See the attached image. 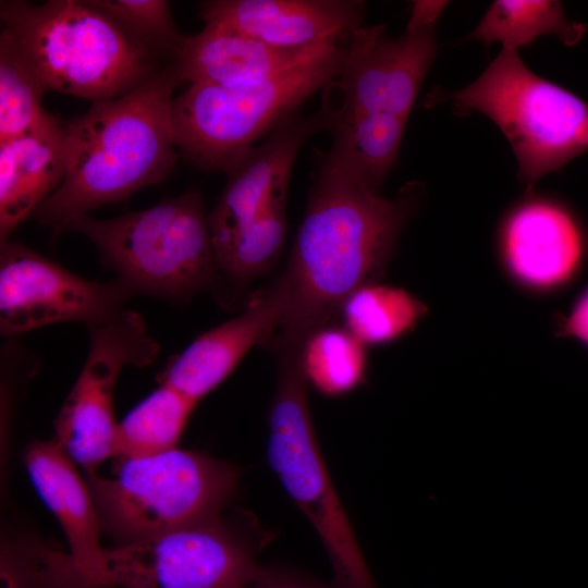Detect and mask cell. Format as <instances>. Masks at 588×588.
Wrapping results in <instances>:
<instances>
[{
	"label": "cell",
	"instance_id": "1",
	"mask_svg": "<svg viewBox=\"0 0 588 588\" xmlns=\"http://www.w3.org/2000/svg\"><path fill=\"white\" fill-rule=\"evenodd\" d=\"M420 191L411 182L388 199L321 161L283 272L292 302L275 348L299 347L355 290L378 282Z\"/></svg>",
	"mask_w": 588,
	"mask_h": 588
},
{
	"label": "cell",
	"instance_id": "2",
	"mask_svg": "<svg viewBox=\"0 0 588 588\" xmlns=\"http://www.w3.org/2000/svg\"><path fill=\"white\" fill-rule=\"evenodd\" d=\"M181 82L172 64L132 91L94 101L66 121L63 180L33 215L54 237L74 218L170 175L180 155L172 103Z\"/></svg>",
	"mask_w": 588,
	"mask_h": 588
},
{
	"label": "cell",
	"instance_id": "3",
	"mask_svg": "<svg viewBox=\"0 0 588 588\" xmlns=\"http://www.w3.org/2000/svg\"><path fill=\"white\" fill-rule=\"evenodd\" d=\"M0 17L49 90L94 102L159 72L146 48L86 0H2Z\"/></svg>",
	"mask_w": 588,
	"mask_h": 588
},
{
	"label": "cell",
	"instance_id": "4",
	"mask_svg": "<svg viewBox=\"0 0 588 588\" xmlns=\"http://www.w3.org/2000/svg\"><path fill=\"white\" fill-rule=\"evenodd\" d=\"M208 215L191 189L110 219L76 217L64 232L86 236L136 294L183 303L210 290L219 273Z\"/></svg>",
	"mask_w": 588,
	"mask_h": 588
},
{
	"label": "cell",
	"instance_id": "5",
	"mask_svg": "<svg viewBox=\"0 0 588 588\" xmlns=\"http://www.w3.org/2000/svg\"><path fill=\"white\" fill-rule=\"evenodd\" d=\"M346 40L254 86H189L172 103L179 152L205 170L226 172L265 135L341 71Z\"/></svg>",
	"mask_w": 588,
	"mask_h": 588
},
{
	"label": "cell",
	"instance_id": "6",
	"mask_svg": "<svg viewBox=\"0 0 588 588\" xmlns=\"http://www.w3.org/2000/svg\"><path fill=\"white\" fill-rule=\"evenodd\" d=\"M114 473L88 474L86 481L101 531L118 544L219 517L240 478L232 464L179 448L122 458Z\"/></svg>",
	"mask_w": 588,
	"mask_h": 588
},
{
	"label": "cell",
	"instance_id": "7",
	"mask_svg": "<svg viewBox=\"0 0 588 588\" xmlns=\"http://www.w3.org/2000/svg\"><path fill=\"white\" fill-rule=\"evenodd\" d=\"M451 100L460 111H478L501 130L528 192L588 150V102L534 73L515 50L502 48Z\"/></svg>",
	"mask_w": 588,
	"mask_h": 588
},
{
	"label": "cell",
	"instance_id": "8",
	"mask_svg": "<svg viewBox=\"0 0 588 588\" xmlns=\"http://www.w3.org/2000/svg\"><path fill=\"white\" fill-rule=\"evenodd\" d=\"M267 458L324 546L339 588H376L315 436L298 350L279 351Z\"/></svg>",
	"mask_w": 588,
	"mask_h": 588
},
{
	"label": "cell",
	"instance_id": "9",
	"mask_svg": "<svg viewBox=\"0 0 588 588\" xmlns=\"http://www.w3.org/2000/svg\"><path fill=\"white\" fill-rule=\"evenodd\" d=\"M443 8L429 0L414 1L405 32L388 37L384 25L359 27L345 44L339 74L322 89L327 132L366 113L409 117L438 44L436 26Z\"/></svg>",
	"mask_w": 588,
	"mask_h": 588
},
{
	"label": "cell",
	"instance_id": "10",
	"mask_svg": "<svg viewBox=\"0 0 588 588\" xmlns=\"http://www.w3.org/2000/svg\"><path fill=\"white\" fill-rule=\"evenodd\" d=\"M261 571L248 539L219 516L105 548L97 588H252Z\"/></svg>",
	"mask_w": 588,
	"mask_h": 588
},
{
	"label": "cell",
	"instance_id": "11",
	"mask_svg": "<svg viewBox=\"0 0 588 588\" xmlns=\"http://www.w3.org/2000/svg\"><path fill=\"white\" fill-rule=\"evenodd\" d=\"M88 330L87 357L57 415L53 439L86 475L117 456L113 395L121 371L149 365L159 353L158 342L134 310Z\"/></svg>",
	"mask_w": 588,
	"mask_h": 588
},
{
	"label": "cell",
	"instance_id": "12",
	"mask_svg": "<svg viewBox=\"0 0 588 588\" xmlns=\"http://www.w3.org/2000/svg\"><path fill=\"white\" fill-rule=\"evenodd\" d=\"M136 295L119 278L87 280L24 244L0 243V332L5 338L60 322L103 324Z\"/></svg>",
	"mask_w": 588,
	"mask_h": 588
},
{
	"label": "cell",
	"instance_id": "13",
	"mask_svg": "<svg viewBox=\"0 0 588 588\" xmlns=\"http://www.w3.org/2000/svg\"><path fill=\"white\" fill-rule=\"evenodd\" d=\"M291 286L283 273L240 315L198 335L173 356L160 373L168 384L199 402L220 385L248 352L281 328L291 307Z\"/></svg>",
	"mask_w": 588,
	"mask_h": 588
},
{
	"label": "cell",
	"instance_id": "14",
	"mask_svg": "<svg viewBox=\"0 0 588 588\" xmlns=\"http://www.w3.org/2000/svg\"><path fill=\"white\" fill-rule=\"evenodd\" d=\"M327 132L323 112L295 111L284 118L267 138L225 173L222 195L209 212L213 245L247 224L269 205L286 200L289 182L303 145L316 133Z\"/></svg>",
	"mask_w": 588,
	"mask_h": 588
},
{
	"label": "cell",
	"instance_id": "15",
	"mask_svg": "<svg viewBox=\"0 0 588 588\" xmlns=\"http://www.w3.org/2000/svg\"><path fill=\"white\" fill-rule=\"evenodd\" d=\"M365 4L353 0H212L205 25L224 26L281 49L345 40L363 26Z\"/></svg>",
	"mask_w": 588,
	"mask_h": 588
},
{
	"label": "cell",
	"instance_id": "16",
	"mask_svg": "<svg viewBox=\"0 0 588 588\" xmlns=\"http://www.w3.org/2000/svg\"><path fill=\"white\" fill-rule=\"evenodd\" d=\"M30 481L68 540L71 588H97L101 576V526L87 481L56 440L36 441L24 453Z\"/></svg>",
	"mask_w": 588,
	"mask_h": 588
},
{
	"label": "cell",
	"instance_id": "17",
	"mask_svg": "<svg viewBox=\"0 0 588 588\" xmlns=\"http://www.w3.org/2000/svg\"><path fill=\"white\" fill-rule=\"evenodd\" d=\"M501 252L511 274L522 284L549 290L567 282L578 269L584 240L562 206L531 199L515 207L501 230Z\"/></svg>",
	"mask_w": 588,
	"mask_h": 588
},
{
	"label": "cell",
	"instance_id": "18",
	"mask_svg": "<svg viewBox=\"0 0 588 588\" xmlns=\"http://www.w3.org/2000/svg\"><path fill=\"white\" fill-rule=\"evenodd\" d=\"M331 42L335 41L281 49L224 26L205 25L196 35L184 38L173 65L182 82L244 88L313 58Z\"/></svg>",
	"mask_w": 588,
	"mask_h": 588
},
{
	"label": "cell",
	"instance_id": "19",
	"mask_svg": "<svg viewBox=\"0 0 588 588\" xmlns=\"http://www.w3.org/2000/svg\"><path fill=\"white\" fill-rule=\"evenodd\" d=\"M66 121L52 114L0 143V243L59 187L65 172Z\"/></svg>",
	"mask_w": 588,
	"mask_h": 588
},
{
	"label": "cell",
	"instance_id": "20",
	"mask_svg": "<svg viewBox=\"0 0 588 588\" xmlns=\"http://www.w3.org/2000/svg\"><path fill=\"white\" fill-rule=\"evenodd\" d=\"M407 120L389 112L350 118L330 131L332 146L322 162L380 193L397 159Z\"/></svg>",
	"mask_w": 588,
	"mask_h": 588
},
{
	"label": "cell",
	"instance_id": "21",
	"mask_svg": "<svg viewBox=\"0 0 588 588\" xmlns=\"http://www.w3.org/2000/svg\"><path fill=\"white\" fill-rule=\"evenodd\" d=\"M587 32V25L568 20L560 1L497 0L469 35L486 45L500 42L515 50L543 35L556 36L565 46H574Z\"/></svg>",
	"mask_w": 588,
	"mask_h": 588
},
{
	"label": "cell",
	"instance_id": "22",
	"mask_svg": "<svg viewBox=\"0 0 588 588\" xmlns=\"http://www.w3.org/2000/svg\"><path fill=\"white\" fill-rule=\"evenodd\" d=\"M198 402L160 383L117 427V456L144 457L177 448Z\"/></svg>",
	"mask_w": 588,
	"mask_h": 588
},
{
	"label": "cell",
	"instance_id": "23",
	"mask_svg": "<svg viewBox=\"0 0 588 588\" xmlns=\"http://www.w3.org/2000/svg\"><path fill=\"white\" fill-rule=\"evenodd\" d=\"M339 313L343 327L364 345H380L413 329L427 307L403 289L373 282L355 290Z\"/></svg>",
	"mask_w": 588,
	"mask_h": 588
},
{
	"label": "cell",
	"instance_id": "24",
	"mask_svg": "<svg viewBox=\"0 0 588 588\" xmlns=\"http://www.w3.org/2000/svg\"><path fill=\"white\" fill-rule=\"evenodd\" d=\"M366 345L344 327L326 324L309 333L298 348L306 381L326 396L345 395L365 379Z\"/></svg>",
	"mask_w": 588,
	"mask_h": 588
},
{
	"label": "cell",
	"instance_id": "25",
	"mask_svg": "<svg viewBox=\"0 0 588 588\" xmlns=\"http://www.w3.org/2000/svg\"><path fill=\"white\" fill-rule=\"evenodd\" d=\"M285 234L286 200H280L213 245L219 272L234 284L256 279L278 259Z\"/></svg>",
	"mask_w": 588,
	"mask_h": 588
},
{
	"label": "cell",
	"instance_id": "26",
	"mask_svg": "<svg viewBox=\"0 0 588 588\" xmlns=\"http://www.w3.org/2000/svg\"><path fill=\"white\" fill-rule=\"evenodd\" d=\"M49 90L13 34L0 32V143L27 133L49 112L41 100Z\"/></svg>",
	"mask_w": 588,
	"mask_h": 588
},
{
	"label": "cell",
	"instance_id": "27",
	"mask_svg": "<svg viewBox=\"0 0 588 588\" xmlns=\"http://www.w3.org/2000/svg\"><path fill=\"white\" fill-rule=\"evenodd\" d=\"M130 37L155 53L176 57L185 36L175 26L166 0H86Z\"/></svg>",
	"mask_w": 588,
	"mask_h": 588
},
{
	"label": "cell",
	"instance_id": "28",
	"mask_svg": "<svg viewBox=\"0 0 588 588\" xmlns=\"http://www.w3.org/2000/svg\"><path fill=\"white\" fill-rule=\"evenodd\" d=\"M38 544H11L1 550L0 588H42Z\"/></svg>",
	"mask_w": 588,
	"mask_h": 588
},
{
	"label": "cell",
	"instance_id": "29",
	"mask_svg": "<svg viewBox=\"0 0 588 588\" xmlns=\"http://www.w3.org/2000/svg\"><path fill=\"white\" fill-rule=\"evenodd\" d=\"M558 334L573 336L588 344V290L574 305L571 313L559 320Z\"/></svg>",
	"mask_w": 588,
	"mask_h": 588
},
{
	"label": "cell",
	"instance_id": "30",
	"mask_svg": "<svg viewBox=\"0 0 588 588\" xmlns=\"http://www.w3.org/2000/svg\"><path fill=\"white\" fill-rule=\"evenodd\" d=\"M252 588H321L294 577L262 569Z\"/></svg>",
	"mask_w": 588,
	"mask_h": 588
}]
</instances>
